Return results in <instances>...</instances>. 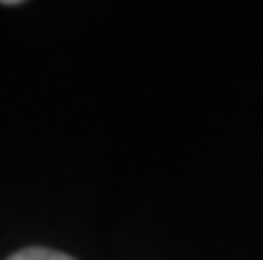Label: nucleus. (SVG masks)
Segmentation results:
<instances>
[{"mask_svg":"<svg viewBox=\"0 0 263 260\" xmlns=\"http://www.w3.org/2000/svg\"><path fill=\"white\" fill-rule=\"evenodd\" d=\"M6 260H74V257L67 255V252L51 250V247H24L19 252L8 255Z\"/></svg>","mask_w":263,"mask_h":260,"instance_id":"nucleus-1","label":"nucleus"}]
</instances>
